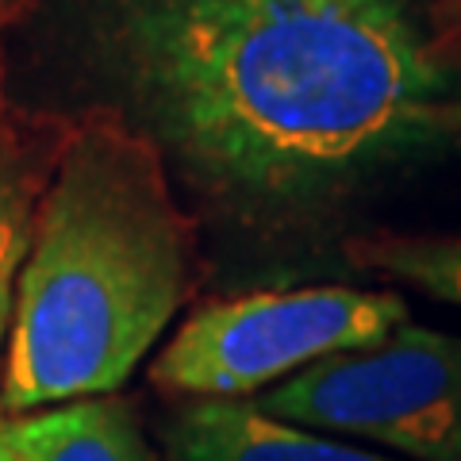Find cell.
<instances>
[{"label":"cell","instance_id":"obj_3","mask_svg":"<svg viewBox=\"0 0 461 461\" xmlns=\"http://www.w3.org/2000/svg\"><path fill=\"white\" fill-rule=\"evenodd\" d=\"M408 323L400 293L350 285L266 288L193 312L154 357L150 381L173 396L254 400L330 354L366 350Z\"/></svg>","mask_w":461,"mask_h":461},{"label":"cell","instance_id":"obj_6","mask_svg":"<svg viewBox=\"0 0 461 461\" xmlns=\"http://www.w3.org/2000/svg\"><path fill=\"white\" fill-rule=\"evenodd\" d=\"M16 461H150L131 403L89 396L8 420Z\"/></svg>","mask_w":461,"mask_h":461},{"label":"cell","instance_id":"obj_9","mask_svg":"<svg viewBox=\"0 0 461 461\" xmlns=\"http://www.w3.org/2000/svg\"><path fill=\"white\" fill-rule=\"evenodd\" d=\"M0 461H16L12 457V442H8V420H0Z\"/></svg>","mask_w":461,"mask_h":461},{"label":"cell","instance_id":"obj_10","mask_svg":"<svg viewBox=\"0 0 461 461\" xmlns=\"http://www.w3.org/2000/svg\"><path fill=\"white\" fill-rule=\"evenodd\" d=\"M457 5H461V0H457Z\"/></svg>","mask_w":461,"mask_h":461},{"label":"cell","instance_id":"obj_2","mask_svg":"<svg viewBox=\"0 0 461 461\" xmlns=\"http://www.w3.org/2000/svg\"><path fill=\"white\" fill-rule=\"evenodd\" d=\"M189 262L162 150L112 115L62 131L16 281L0 408L112 396L181 312Z\"/></svg>","mask_w":461,"mask_h":461},{"label":"cell","instance_id":"obj_7","mask_svg":"<svg viewBox=\"0 0 461 461\" xmlns=\"http://www.w3.org/2000/svg\"><path fill=\"white\" fill-rule=\"evenodd\" d=\"M58 150V147H54ZM54 150L39 131H0V373H5V346L16 308V281L32 242L35 204L54 162Z\"/></svg>","mask_w":461,"mask_h":461},{"label":"cell","instance_id":"obj_8","mask_svg":"<svg viewBox=\"0 0 461 461\" xmlns=\"http://www.w3.org/2000/svg\"><path fill=\"white\" fill-rule=\"evenodd\" d=\"M346 258L357 269L411 285L415 293L461 308V230L454 235H362L346 242Z\"/></svg>","mask_w":461,"mask_h":461},{"label":"cell","instance_id":"obj_5","mask_svg":"<svg viewBox=\"0 0 461 461\" xmlns=\"http://www.w3.org/2000/svg\"><path fill=\"white\" fill-rule=\"evenodd\" d=\"M173 461H393L323 430L266 415L250 400H193L166 423Z\"/></svg>","mask_w":461,"mask_h":461},{"label":"cell","instance_id":"obj_4","mask_svg":"<svg viewBox=\"0 0 461 461\" xmlns=\"http://www.w3.org/2000/svg\"><path fill=\"white\" fill-rule=\"evenodd\" d=\"M250 403L408 461H461V339L400 323L388 339L330 354Z\"/></svg>","mask_w":461,"mask_h":461},{"label":"cell","instance_id":"obj_1","mask_svg":"<svg viewBox=\"0 0 461 461\" xmlns=\"http://www.w3.org/2000/svg\"><path fill=\"white\" fill-rule=\"evenodd\" d=\"M120 54L158 139L239 196H312L461 123L400 0H127Z\"/></svg>","mask_w":461,"mask_h":461}]
</instances>
